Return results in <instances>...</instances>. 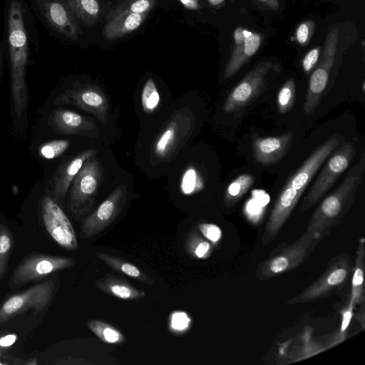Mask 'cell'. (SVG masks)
<instances>
[{"label":"cell","instance_id":"cell-1","mask_svg":"<svg viewBox=\"0 0 365 365\" xmlns=\"http://www.w3.org/2000/svg\"><path fill=\"white\" fill-rule=\"evenodd\" d=\"M344 142L334 135L318 146L290 176L279 192L264 226L262 243L267 246L277 236L310 181L330 155Z\"/></svg>","mask_w":365,"mask_h":365},{"label":"cell","instance_id":"cell-2","mask_svg":"<svg viewBox=\"0 0 365 365\" xmlns=\"http://www.w3.org/2000/svg\"><path fill=\"white\" fill-rule=\"evenodd\" d=\"M7 20L11 98L16 115L21 118L28 101L26 70L29 45L24 8L19 0L10 1Z\"/></svg>","mask_w":365,"mask_h":365},{"label":"cell","instance_id":"cell-3","mask_svg":"<svg viewBox=\"0 0 365 365\" xmlns=\"http://www.w3.org/2000/svg\"><path fill=\"white\" fill-rule=\"evenodd\" d=\"M365 157L349 170L338 187L319 203L308 222L307 230L316 231L324 237L349 212L364 178Z\"/></svg>","mask_w":365,"mask_h":365},{"label":"cell","instance_id":"cell-4","mask_svg":"<svg viewBox=\"0 0 365 365\" xmlns=\"http://www.w3.org/2000/svg\"><path fill=\"white\" fill-rule=\"evenodd\" d=\"M324 238L316 231L306 230L295 241L279 246L261 262L256 269V277L267 280L297 268L309 257Z\"/></svg>","mask_w":365,"mask_h":365},{"label":"cell","instance_id":"cell-5","mask_svg":"<svg viewBox=\"0 0 365 365\" xmlns=\"http://www.w3.org/2000/svg\"><path fill=\"white\" fill-rule=\"evenodd\" d=\"M195 123V115L190 110L175 113L152 144L150 163L156 165L170 160L191 135Z\"/></svg>","mask_w":365,"mask_h":365},{"label":"cell","instance_id":"cell-6","mask_svg":"<svg viewBox=\"0 0 365 365\" xmlns=\"http://www.w3.org/2000/svg\"><path fill=\"white\" fill-rule=\"evenodd\" d=\"M103 178L101 162L94 156L86 160L74 178L70 192L68 209L73 216L81 217L91 211Z\"/></svg>","mask_w":365,"mask_h":365},{"label":"cell","instance_id":"cell-7","mask_svg":"<svg viewBox=\"0 0 365 365\" xmlns=\"http://www.w3.org/2000/svg\"><path fill=\"white\" fill-rule=\"evenodd\" d=\"M352 269L353 265L346 252L335 256L319 278L287 303L297 304L327 297L342 289L349 279Z\"/></svg>","mask_w":365,"mask_h":365},{"label":"cell","instance_id":"cell-8","mask_svg":"<svg viewBox=\"0 0 365 365\" xmlns=\"http://www.w3.org/2000/svg\"><path fill=\"white\" fill-rule=\"evenodd\" d=\"M324 164L309 192L304 197L300 207L303 212L319 201L333 186L339 176L348 168L356 155L355 145L348 141L336 149Z\"/></svg>","mask_w":365,"mask_h":365},{"label":"cell","instance_id":"cell-9","mask_svg":"<svg viewBox=\"0 0 365 365\" xmlns=\"http://www.w3.org/2000/svg\"><path fill=\"white\" fill-rule=\"evenodd\" d=\"M73 258L32 252L16 265L9 280L10 289L15 290L27 283L39 281L56 272L73 267Z\"/></svg>","mask_w":365,"mask_h":365},{"label":"cell","instance_id":"cell-10","mask_svg":"<svg viewBox=\"0 0 365 365\" xmlns=\"http://www.w3.org/2000/svg\"><path fill=\"white\" fill-rule=\"evenodd\" d=\"M58 280L49 279L8 297L0 306V325L27 311L46 308L57 291Z\"/></svg>","mask_w":365,"mask_h":365},{"label":"cell","instance_id":"cell-11","mask_svg":"<svg viewBox=\"0 0 365 365\" xmlns=\"http://www.w3.org/2000/svg\"><path fill=\"white\" fill-rule=\"evenodd\" d=\"M339 29L332 26L328 31L322 50L321 59L312 72L308 85L304 113L311 115L318 107L325 92L336 53Z\"/></svg>","mask_w":365,"mask_h":365},{"label":"cell","instance_id":"cell-12","mask_svg":"<svg viewBox=\"0 0 365 365\" xmlns=\"http://www.w3.org/2000/svg\"><path fill=\"white\" fill-rule=\"evenodd\" d=\"M126 198L125 186L116 187L96 210L83 219L80 227L81 239H92L108 228L120 215Z\"/></svg>","mask_w":365,"mask_h":365},{"label":"cell","instance_id":"cell-13","mask_svg":"<svg viewBox=\"0 0 365 365\" xmlns=\"http://www.w3.org/2000/svg\"><path fill=\"white\" fill-rule=\"evenodd\" d=\"M54 103L73 105L91 113L103 124L108 122V100L103 91L96 84H75L61 93Z\"/></svg>","mask_w":365,"mask_h":365},{"label":"cell","instance_id":"cell-14","mask_svg":"<svg viewBox=\"0 0 365 365\" xmlns=\"http://www.w3.org/2000/svg\"><path fill=\"white\" fill-rule=\"evenodd\" d=\"M41 215L47 233L58 245L71 251L78 249L73 227L56 200L43 196L41 200Z\"/></svg>","mask_w":365,"mask_h":365},{"label":"cell","instance_id":"cell-15","mask_svg":"<svg viewBox=\"0 0 365 365\" xmlns=\"http://www.w3.org/2000/svg\"><path fill=\"white\" fill-rule=\"evenodd\" d=\"M272 67L271 61H263L250 71L227 95L223 105L224 111L232 113L247 106L261 91Z\"/></svg>","mask_w":365,"mask_h":365},{"label":"cell","instance_id":"cell-16","mask_svg":"<svg viewBox=\"0 0 365 365\" xmlns=\"http://www.w3.org/2000/svg\"><path fill=\"white\" fill-rule=\"evenodd\" d=\"M48 24L66 37L76 40L81 28L77 19L65 0H36Z\"/></svg>","mask_w":365,"mask_h":365},{"label":"cell","instance_id":"cell-17","mask_svg":"<svg viewBox=\"0 0 365 365\" xmlns=\"http://www.w3.org/2000/svg\"><path fill=\"white\" fill-rule=\"evenodd\" d=\"M233 39L234 46L224 71V79H228L236 74L257 53L262 43V36L258 33L238 26L234 31Z\"/></svg>","mask_w":365,"mask_h":365},{"label":"cell","instance_id":"cell-18","mask_svg":"<svg viewBox=\"0 0 365 365\" xmlns=\"http://www.w3.org/2000/svg\"><path fill=\"white\" fill-rule=\"evenodd\" d=\"M49 125L58 133L90 138L100 135L97 125L86 116L66 109L53 110L48 119Z\"/></svg>","mask_w":365,"mask_h":365},{"label":"cell","instance_id":"cell-19","mask_svg":"<svg viewBox=\"0 0 365 365\" xmlns=\"http://www.w3.org/2000/svg\"><path fill=\"white\" fill-rule=\"evenodd\" d=\"M293 136V131L289 130L277 136L255 138L252 142L255 160L262 165L277 163L290 148Z\"/></svg>","mask_w":365,"mask_h":365},{"label":"cell","instance_id":"cell-20","mask_svg":"<svg viewBox=\"0 0 365 365\" xmlns=\"http://www.w3.org/2000/svg\"><path fill=\"white\" fill-rule=\"evenodd\" d=\"M96 149H87L61 164L53 178L52 192L56 200L63 199L85 161L96 155Z\"/></svg>","mask_w":365,"mask_h":365},{"label":"cell","instance_id":"cell-21","mask_svg":"<svg viewBox=\"0 0 365 365\" xmlns=\"http://www.w3.org/2000/svg\"><path fill=\"white\" fill-rule=\"evenodd\" d=\"M95 285L101 292L123 300L137 301L145 297L143 290L135 287L126 279L110 273L98 279Z\"/></svg>","mask_w":365,"mask_h":365},{"label":"cell","instance_id":"cell-22","mask_svg":"<svg viewBox=\"0 0 365 365\" xmlns=\"http://www.w3.org/2000/svg\"><path fill=\"white\" fill-rule=\"evenodd\" d=\"M148 14H128L107 21L103 27L104 38L112 41L136 30L146 19Z\"/></svg>","mask_w":365,"mask_h":365},{"label":"cell","instance_id":"cell-23","mask_svg":"<svg viewBox=\"0 0 365 365\" xmlns=\"http://www.w3.org/2000/svg\"><path fill=\"white\" fill-rule=\"evenodd\" d=\"M365 240L361 237L358 240L356 257L352 269L351 287L348 299L354 306L365 302L364 268Z\"/></svg>","mask_w":365,"mask_h":365},{"label":"cell","instance_id":"cell-24","mask_svg":"<svg viewBox=\"0 0 365 365\" xmlns=\"http://www.w3.org/2000/svg\"><path fill=\"white\" fill-rule=\"evenodd\" d=\"M96 256L110 269L124 274L148 286L153 285L154 279L135 264L124 259L103 252H97Z\"/></svg>","mask_w":365,"mask_h":365},{"label":"cell","instance_id":"cell-25","mask_svg":"<svg viewBox=\"0 0 365 365\" xmlns=\"http://www.w3.org/2000/svg\"><path fill=\"white\" fill-rule=\"evenodd\" d=\"M76 18L86 26L96 24L102 14L99 0H65Z\"/></svg>","mask_w":365,"mask_h":365},{"label":"cell","instance_id":"cell-26","mask_svg":"<svg viewBox=\"0 0 365 365\" xmlns=\"http://www.w3.org/2000/svg\"><path fill=\"white\" fill-rule=\"evenodd\" d=\"M186 252L193 258L205 259L211 256L214 245L200 233L198 228L192 230L185 240Z\"/></svg>","mask_w":365,"mask_h":365},{"label":"cell","instance_id":"cell-27","mask_svg":"<svg viewBox=\"0 0 365 365\" xmlns=\"http://www.w3.org/2000/svg\"><path fill=\"white\" fill-rule=\"evenodd\" d=\"M88 328L101 341L110 344H121L125 341V334L108 322L97 319L87 321Z\"/></svg>","mask_w":365,"mask_h":365},{"label":"cell","instance_id":"cell-28","mask_svg":"<svg viewBox=\"0 0 365 365\" xmlns=\"http://www.w3.org/2000/svg\"><path fill=\"white\" fill-rule=\"evenodd\" d=\"M254 182V177L250 174H242L235 178L225 190V205L230 207L235 205L252 186Z\"/></svg>","mask_w":365,"mask_h":365},{"label":"cell","instance_id":"cell-29","mask_svg":"<svg viewBox=\"0 0 365 365\" xmlns=\"http://www.w3.org/2000/svg\"><path fill=\"white\" fill-rule=\"evenodd\" d=\"M156 4V0H124L108 14L107 21L128 14H148Z\"/></svg>","mask_w":365,"mask_h":365},{"label":"cell","instance_id":"cell-30","mask_svg":"<svg viewBox=\"0 0 365 365\" xmlns=\"http://www.w3.org/2000/svg\"><path fill=\"white\" fill-rule=\"evenodd\" d=\"M14 245V234L6 224L0 222V281L8 271Z\"/></svg>","mask_w":365,"mask_h":365},{"label":"cell","instance_id":"cell-31","mask_svg":"<svg viewBox=\"0 0 365 365\" xmlns=\"http://www.w3.org/2000/svg\"><path fill=\"white\" fill-rule=\"evenodd\" d=\"M296 84L294 79L289 78L280 88L277 97L278 110L282 114L289 112L295 102Z\"/></svg>","mask_w":365,"mask_h":365},{"label":"cell","instance_id":"cell-32","mask_svg":"<svg viewBox=\"0 0 365 365\" xmlns=\"http://www.w3.org/2000/svg\"><path fill=\"white\" fill-rule=\"evenodd\" d=\"M160 94L155 83L149 78L145 83L141 92V105L145 113H150L155 110L160 103Z\"/></svg>","mask_w":365,"mask_h":365},{"label":"cell","instance_id":"cell-33","mask_svg":"<svg viewBox=\"0 0 365 365\" xmlns=\"http://www.w3.org/2000/svg\"><path fill=\"white\" fill-rule=\"evenodd\" d=\"M202 187L201 176L197 170L190 166L182 173L180 180V190L184 195H192Z\"/></svg>","mask_w":365,"mask_h":365},{"label":"cell","instance_id":"cell-34","mask_svg":"<svg viewBox=\"0 0 365 365\" xmlns=\"http://www.w3.org/2000/svg\"><path fill=\"white\" fill-rule=\"evenodd\" d=\"M355 307L349 299H347V302L345 305L341 309V324L339 329V331L336 334L332 341H330L329 346H334L345 339L346 331L349 327L351 319L354 315V309Z\"/></svg>","mask_w":365,"mask_h":365},{"label":"cell","instance_id":"cell-35","mask_svg":"<svg viewBox=\"0 0 365 365\" xmlns=\"http://www.w3.org/2000/svg\"><path fill=\"white\" fill-rule=\"evenodd\" d=\"M191 323V318L183 311H175L169 317V329L175 335L184 334L190 329Z\"/></svg>","mask_w":365,"mask_h":365},{"label":"cell","instance_id":"cell-36","mask_svg":"<svg viewBox=\"0 0 365 365\" xmlns=\"http://www.w3.org/2000/svg\"><path fill=\"white\" fill-rule=\"evenodd\" d=\"M70 142L66 139L49 141L39 148V155L46 159H53L62 155L69 147Z\"/></svg>","mask_w":365,"mask_h":365},{"label":"cell","instance_id":"cell-37","mask_svg":"<svg viewBox=\"0 0 365 365\" xmlns=\"http://www.w3.org/2000/svg\"><path fill=\"white\" fill-rule=\"evenodd\" d=\"M197 228L200 233L209 240L214 246H217L222 239V230L212 223L200 222Z\"/></svg>","mask_w":365,"mask_h":365},{"label":"cell","instance_id":"cell-38","mask_svg":"<svg viewBox=\"0 0 365 365\" xmlns=\"http://www.w3.org/2000/svg\"><path fill=\"white\" fill-rule=\"evenodd\" d=\"M314 26L315 24L313 21H304L298 26L295 36L299 44L305 46L309 43L313 35Z\"/></svg>","mask_w":365,"mask_h":365},{"label":"cell","instance_id":"cell-39","mask_svg":"<svg viewBox=\"0 0 365 365\" xmlns=\"http://www.w3.org/2000/svg\"><path fill=\"white\" fill-rule=\"evenodd\" d=\"M321 51V47L317 46L310 50L302 60V68L304 71L309 74L315 68Z\"/></svg>","mask_w":365,"mask_h":365},{"label":"cell","instance_id":"cell-40","mask_svg":"<svg viewBox=\"0 0 365 365\" xmlns=\"http://www.w3.org/2000/svg\"><path fill=\"white\" fill-rule=\"evenodd\" d=\"M18 336L16 334H6L0 336V350L11 347L16 341Z\"/></svg>","mask_w":365,"mask_h":365},{"label":"cell","instance_id":"cell-41","mask_svg":"<svg viewBox=\"0 0 365 365\" xmlns=\"http://www.w3.org/2000/svg\"><path fill=\"white\" fill-rule=\"evenodd\" d=\"M360 309L355 315V319L359 322L361 329H365V302L361 304Z\"/></svg>","mask_w":365,"mask_h":365},{"label":"cell","instance_id":"cell-42","mask_svg":"<svg viewBox=\"0 0 365 365\" xmlns=\"http://www.w3.org/2000/svg\"><path fill=\"white\" fill-rule=\"evenodd\" d=\"M180 1L185 8L190 10H196L200 6L198 0H180Z\"/></svg>","mask_w":365,"mask_h":365},{"label":"cell","instance_id":"cell-43","mask_svg":"<svg viewBox=\"0 0 365 365\" xmlns=\"http://www.w3.org/2000/svg\"><path fill=\"white\" fill-rule=\"evenodd\" d=\"M262 2L265 6L272 9H279V2L277 0H258Z\"/></svg>","mask_w":365,"mask_h":365},{"label":"cell","instance_id":"cell-44","mask_svg":"<svg viewBox=\"0 0 365 365\" xmlns=\"http://www.w3.org/2000/svg\"><path fill=\"white\" fill-rule=\"evenodd\" d=\"M208 2L213 6H218L221 4L225 0H207Z\"/></svg>","mask_w":365,"mask_h":365},{"label":"cell","instance_id":"cell-45","mask_svg":"<svg viewBox=\"0 0 365 365\" xmlns=\"http://www.w3.org/2000/svg\"><path fill=\"white\" fill-rule=\"evenodd\" d=\"M1 55L0 53V66H1Z\"/></svg>","mask_w":365,"mask_h":365},{"label":"cell","instance_id":"cell-46","mask_svg":"<svg viewBox=\"0 0 365 365\" xmlns=\"http://www.w3.org/2000/svg\"><path fill=\"white\" fill-rule=\"evenodd\" d=\"M4 363L0 361V364H4Z\"/></svg>","mask_w":365,"mask_h":365}]
</instances>
